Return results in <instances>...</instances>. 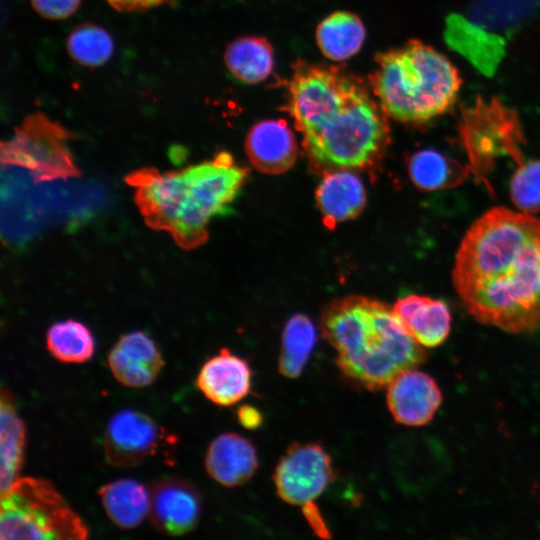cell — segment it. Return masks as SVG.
I'll return each instance as SVG.
<instances>
[{
    "mask_svg": "<svg viewBox=\"0 0 540 540\" xmlns=\"http://www.w3.org/2000/svg\"><path fill=\"white\" fill-rule=\"evenodd\" d=\"M457 295L480 323L510 333L540 328V219L495 207L467 230L452 272Z\"/></svg>",
    "mask_w": 540,
    "mask_h": 540,
    "instance_id": "6da1fadb",
    "label": "cell"
},
{
    "mask_svg": "<svg viewBox=\"0 0 540 540\" xmlns=\"http://www.w3.org/2000/svg\"><path fill=\"white\" fill-rule=\"evenodd\" d=\"M285 110L310 161L325 169L363 168L390 142L387 114L361 79L338 67L298 59Z\"/></svg>",
    "mask_w": 540,
    "mask_h": 540,
    "instance_id": "7a4b0ae2",
    "label": "cell"
},
{
    "mask_svg": "<svg viewBox=\"0 0 540 540\" xmlns=\"http://www.w3.org/2000/svg\"><path fill=\"white\" fill-rule=\"evenodd\" d=\"M248 170L228 152L175 171L143 167L125 177L134 188L136 206L147 226L167 232L182 249L208 239L210 220L231 210Z\"/></svg>",
    "mask_w": 540,
    "mask_h": 540,
    "instance_id": "3957f363",
    "label": "cell"
},
{
    "mask_svg": "<svg viewBox=\"0 0 540 540\" xmlns=\"http://www.w3.org/2000/svg\"><path fill=\"white\" fill-rule=\"evenodd\" d=\"M336 365L354 387L379 391L402 371L425 362L426 352L386 304L363 296L336 299L320 317Z\"/></svg>",
    "mask_w": 540,
    "mask_h": 540,
    "instance_id": "277c9868",
    "label": "cell"
},
{
    "mask_svg": "<svg viewBox=\"0 0 540 540\" xmlns=\"http://www.w3.org/2000/svg\"><path fill=\"white\" fill-rule=\"evenodd\" d=\"M370 86L380 106L393 119L424 124L453 105L461 80L456 68L432 47L410 40L378 53Z\"/></svg>",
    "mask_w": 540,
    "mask_h": 540,
    "instance_id": "5b68a950",
    "label": "cell"
},
{
    "mask_svg": "<svg viewBox=\"0 0 540 540\" xmlns=\"http://www.w3.org/2000/svg\"><path fill=\"white\" fill-rule=\"evenodd\" d=\"M89 531L53 484L18 478L1 493L0 538L83 540Z\"/></svg>",
    "mask_w": 540,
    "mask_h": 540,
    "instance_id": "8992f818",
    "label": "cell"
},
{
    "mask_svg": "<svg viewBox=\"0 0 540 540\" xmlns=\"http://www.w3.org/2000/svg\"><path fill=\"white\" fill-rule=\"evenodd\" d=\"M72 138L59 122L34 112L1 142V164L27 170L36 183L79 177L81 172L68 147Z\"/></svg>",
    "mask_w": 540,
    "mask_h": 540,
    "instance_id": "52a82bcc",
    "label": "cell"
},
{
    "mask_svg": "<svg viewBox=\"0 0 540 540\" xmlns=\"http://www.w3.org/2000/svg\"><path fill=\"white\" fill-rule=\"evenodd\" d=\"M460 134L469 155L471 170L484 174L498 156L510 155L516 162L523 159V141L519 121L513 110L500 101L478 99L462 113Z\"/></svg>",
    "mask_w": 540,
    "mask_h": 540,
    "instance_id": "ba28073f",
    "label": "cell"
},
{
    "mask_svg": "<svg viewBox=\"0 0 540 540\" xmlns=\"http://www.w3.org/2000/svg\"><path fill=\"white\" fill-rule=\"evenodd\" d=\"M335 477L331 456L317 443L289 445L273 473L277 494L292 505L315 500Z\"/></svg>",
    "mask_w": 540,
    "mask_h": 540,
    "instance_id": "9c48e42d",
    "label": "cell"
},
{
    "mask_svg": "<svg viewBox=\"0 0 540 540\" xmlns=\"http://www.w3.org/2000/svg\"><path fill=\"white\" fill-rule=\"evenodd\" d=\"M159 438V427L147 414L131 409L119 411L106 426V459L115 467L138 465L154 454Z\"/></svg>",
    "mask_w": 540,
    "mask_h": 540,
    "instance_id": "30bf717a",
    "label": "cell"
},
{
    "mask_svg": "<svg viewBox=\"0 0 540 540\" xmlns=\"http://www.w3.org/2000/svg\"><path fill=\"white\" fill-rule=\"evenodd\" d=\"M149 516L160 532L179 536L195 528L201 513L197 489L185 479L168 476L154 482Z\"/></svg>",
    "mask_w": 540,
    "mask_h": 540,
    "instance_id": "8fae6325",
    "label": "cell"
},
{
    "mask_svg": "<svg viewBox=\"0 0 540 540\" xmlns=\"http://www.w3.org/2000/svg\"><path fill=\"white\" fill-rule=\"evenodd\" d=\"M386 402L395 422L405 426L429 423L442 404V393L427 373L410 368L387 385Z\"/></svg>",
    "mask_w": 540,
    "mask_h": 540,
    "instance_id": "7c38bea8",
    "label": "cell"
},
{
    "mask_svg": "<svg viewBox=\"0 0 540 540\" xmlns=\"http://www.w3.org/2000/svg\"><path fill=\"white\" fill-rule=\"evenodd\" d=\"M108 365L122 385L143 388L152 384L164 366L155 342L142 331L122 335L108 354Z\"/></svg>",
    "mask_w": 540,
    "mask_h": 540,
    "instance_id": "4fadbf2b",
    "label": "cell"
},
{
    "mask_svg": "<svg viewBox=\"0 0 540 540\" xmlns=\"http://www.w3.org/2000/svg\"><path fill=\"white\" fill-rule=\"evenodd\" d=\"M251 378L252 370L247 360L222 348L203 364L196 383L211 402L230 406L250 393Z\"/></svg>",
    "mask_w": 540,
    "mask_h": 540,
    "instance_id": "5bb4252c",
    "label": "cell"
},
{
    "mask_svg": "<svg viewBox=\"0 0 540 540\" xmlns=\"http://www.w3.org/2000/svg\"><path fill=\"white\" fill-rule=\"evenodd\" d=\"M245 149L253 166L267 174L286 172L297 158L295 136L283 119H267L253 125Z\"/></svg>",
    "mask_w": 540,
    "mask_h": 540,
    "instance_id": "9a60e30c",
    "label": "cell"
},
{
    "mask_svg": "<svg viewBox=\"0 0 540 540\" xmlns=\"http://www.w3.org/2000/svg\"><path fill=\"white\" fill-rule=\"evenodd\" d=\"M259 465L254 444L237 433H223L210 443L205 455L209 476L225 487L247 482Z\"/></svg>",
    "mask_w": 540,
    "mask_h": 540,
    "instance_id": "2e32d148",
    "label": "cell"
},
{
    "mask_svg": "<svg viewBox=\"0 0 540 540\" xmlns=\"http://www.w3.org/2000/svg\"><path fill=\"white\" fill-rule=\"evenodd\" d=\"M445 40L486 76H492L504 57L505 40L459 14L446 20Z\"/></svg>",
    "mask_w": 540,
    "mask_h": 540,
    "instance_id": "e0dca14e",
    "label": "cell"
},
{
    "mask_svg": "<svg viewBox=\"0 0 540 540\" xmlns=\"http://www.w3.org/2000/svg\"><path fill=\"white\" fill-rule=\"evenodd\" d=\"M393 312L423 347L441 345L451 329V313L445 302L423 295H407L395 302Z\"/></svg>",
    "mask_w": 540,
    "mask_h": 540,
    "instance_id": "ac0fdd59",
    "label": "cell"
},
{
    "mask_svg": "<svg viewBox=\"0 0 540 540\" xmlns=\"http://www.w3.org/2000/svg\"><path fill=\"white\" fill-rule=\"evenodd\" d=\"M315 199L328 227L356 218L366 204L362 180L347 170L326 173L317 186Z\"/></svg>",
    "mask_w": 540,
    "mask_h": 540,
    "instance_id": "d6986e66",
    "label": "cell"
},
{
    "mask_svg": "<svg viewBox=\"0 0 540 540\" xmlns=\"http://www.w3.org/2000/svg\"><path fill=\"white\" fill-rule=\"evenodd\" d=\"M104 510L120 528L137 527L150 512V493L133 479H118L98 490Z\"/></svg>",
    "mask_w": 540,
    "mask_h": 540,
    "instance_id": "ffe728a7",
    "label": "cell"
},
{
    "mask_svg": "<svg viewBox=\"0 0 540 540\" xmlns=\"http://www.w3.org/2000/svg\"><path fill=\"white\" fill-rule=\"evenodd\" d=\"M366 37L362 20L354 13L336 11L324 18L316 29V42L322 54L343 61L362 48Z\"/></svg>",
    "mask_w": 540,
    "mask_h": 540,
    "instance_id": "44dd1931",
    "label": "cell"
},
{
    "mask_svg": "<svg viewBox=\"0 0 540 540\" xmlns=\"http://www.w3.org/2000/svg\"><path fill=\"white\" fill-rule=\"evenodd\" d=\"M224 62L229 72L241 82L260 83L273 71V47L264 37H239L226 47Z\"/></svg>",
    "mask_w": 540,
    "mask_h": 540,
    "instance_id": "7402d4cb",
    "label": "cell"
},
{
    "mask_svg": "<svg viewBox=\"0 0 540 540\" xmlns=\"http://www.w3.org/2000/svg\"><path fill=\"white\" fill-rule=\"evenodd\" d=\"M0 491L5 492L18 478L23 461L25 427L15 410L12 395L2 389L0 404Z\"/></svg>",
    "mask_w": 540,
    "mask_h": 540,
    "instance_id": "603a6c76",
    "label": "cell"
},
{
    "mask_svg": "<svg viewBox=\"0 0 540 540\" xmlns=\"http://www.w3.org/2000/svg\"><path fill=\"white\" fill-rule=\"evenodd\" d=\"M407 165L412 182L423 191L455 187L467 178L471 170L431 149L415 152Z\"/></svg>",
    "mask_w": 540,
    "mask_h": 540,
    "instance_id": "cb8c5ba5",
    "label": "cell"
},
{
    "mask_svg": "<svg viewBox=\"0 0 540 540\" xmlns=\"http://www.w3.org/2000/svg\"><path fill=\"white\" fill-rule=\"evenodd\" d=\"M317 341V331L311 319L295 314L286 322L278 360L279 373L287 378H297L306 366Z\"/></svg>",
    "mask_w": 540,
    "mask_h": 540,
    "instance_id": "d4e9b609",
    "label": "cell"
},
{
    "mask_svg": "<svg viewBox=\"0 0 540 540\" xmlns=\"http://www.w3.org/2000/svg\"><path fill=\"white\" fill-rule=\"evenodd\" d=\"M46 344L49 352L65 363H84L94 353V338L83 323L68 319L51 325Z\"/></svg>",
    "mask_w": 540,
    "mask_h": 540,
    "instance_id": "484cf974",
    "label": "cell"
},
{
    "mask_svg": "<svg viewBox=\"0 0 540 540\" xmlns=\"http://www.w3.org/2000/svg\"><path fill=\"white\" fill-rule=\"evenodd\" d=\"M66 49L76 63L90 68L104 65L113 55L114 42L103 27L85 22L68 35Z\"/></svg>",
    "mask_w": 540,
    "mask_h": 540,
    "instance_id": "4316f807",
    "label": "cell"
},
{
    "mask_svg": "<svg viewBox=\"0 0 540 540\" xmlns=\"http://www.w3.org/2000/svg\"><path fill=\"white\" fill-rule=\"evenodd\" d=\"M510 196L522 212L540 211V160L519 163L511 179Z\"/></svg>",
    "mask_w": 540,
    "mask_h": 540,
    "instance_id": "83f0119b",
    "label": "cell"
},
{
    "mask_svg": "<svg viewBox=\"0 0 540 540\" xmlns=\"http://www.w3.org/2000/svg\"><path fill=\"white\" fill-rule=\"evenodd\" d=\"M33 9L42 17L50 20L66 19L73 15L81 0H30Z\"/></svg>",
    "mask_w": 540,
    "mask_h": 540,
    "instance_id": "f1b7e54d",
    "label": "cell"
},
{
    "mask_svg": "<svg viewBox=\"0 0 540 540\" xmlns=\"http://www.w3.org/2000/svg\"><path fill=\"white\" fill-rule=\"evenodd\" d=\"M302 513L318 537L323 539H330L332 537L319 507L313 501L306 502L302 505Z\"/></svg>",
    "mask_w": 540,
    "mask_h": 540,
    "instance_id": "f546056e",
    "label": "cell"
},
{
    "mask_svg": "<svg viewBox=\"0 0 540 540\" xmlns=\"http://www.w3.org/2000/svg\"><path fill=\"white\" fill-rule=\"evenodd\" d=\"M107 3L121 12L143 11L164 4L173 3L174 0H106Z\"/></svg>",
    "mask_w": 540,
    "mask_h": 540,
    "instance_id": "4dcf8cb0",
    "label": "cell"
},
{
    "mask_svg": "<svg viewBox=\"0 0 540 540\" xmlns=\"http://www.w3.org/2000/svg\"><path fill=\"white\" fill-rule=\"evenodd\" d=\"M237 419L241 426L246 429H257L263 423V414L252 405H242L237 410Z\"/></svg>",
    "mask_w": 540,
    "mask_h": 540,
    "instance_id": "1f68e13d",
    "label": "cell"
}]
</instances>
